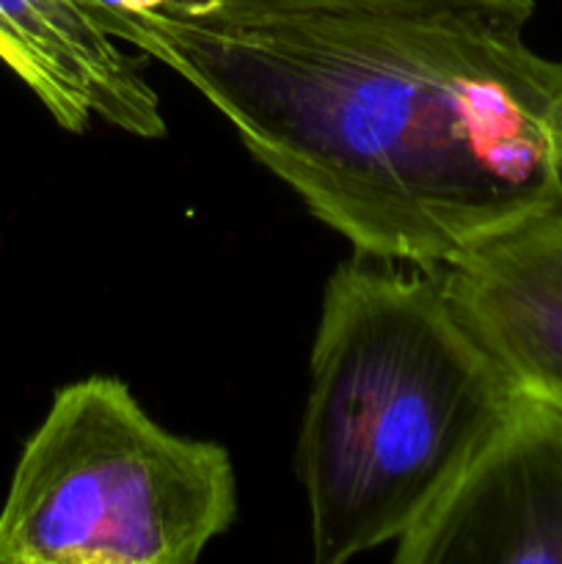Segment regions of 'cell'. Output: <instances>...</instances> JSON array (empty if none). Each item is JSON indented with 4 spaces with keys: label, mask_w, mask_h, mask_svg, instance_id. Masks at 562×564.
<instances>
[{
    "label": "cell",
    "mask_w": 562,
    "mask_h": 564,
    "mask_svg": "<svg viewBox=\"0 0 562 564\" xmlns=\"http://www.w3.org/2000/svg\"><path fill=\"white\" fill-rule=\"evenodd\" d=\"M538 0H174L160 14L196 20H262V17L331 14V11H402V9H490L532 20Z\"/></svg>",
    "instance_id": "obj_7"
},
{
    "label": "cell",
    "mask_w": 562,
    "mask_h": 564,
    "mask_svg": "<svg viewBox=\"0 0 562 564\" xmlns=\"http://www.w3.org/2000/svg\"><path fill=\"white\" fill-rule=\"evenodd\" d=\"M0 61L66 132L94 121L141 141L165 138L160 94L97 0H0Z\"/></svg>",
    "instance_id": "obj_5"
},
{
    "label": "cell",
    "mask_w": 562,
    "mask_h": 564,
    "mask_svg": "<svg viewBox=\"0 0 562 564\" xmlns=\"http://www.w3.org/2000/svg\"><path fill=\"white\" fill-rule=\"evenodd\" d=\"M218 441L154 422L130 386H61L0 507V564H191L237 521Z\"/></svg>",
    "instance_id": "obj_3"
},
{
    "label": "cell",
    "mask_w": 562,
    "mask_h": 564,
    "mask_svg": "<svg viewBox=\"0 0 562 564\" xmlns=\"http://www.w3.org/2000/svg\"><path fill=\"white\" fill-rule=\"evenodd\" d=\"M105 25L196 88L353 253L444 270L562 198V61L490 9Z\"/></svg>",
    "instance_id": "obj_1"
},
{
    "label": "cell",
    "mask_w": 562,
    "mask_h": 564,
    "mask_svg": "<svg viewBox=\"0 0 562 564\" xmlns=\"http://www.w3.org/2000/svg\"><path fill=\"white\" fill-rule=\"evenodd\" d=\"M521 397L439 270L342 262L320 303L295 452L312 560L400 543Z\"/></svg>",
    "instance_id": "obj_2"
},
{
    "label": "cell",
    "mask_w": 562,
    "mask_h": 564,
    "mask_svg": "<svg viewBox=\"0 0 562 564\" xmlns=\"http://www.w3.org/2000/svg\"><path fill=\"white\" fill-rule=\"evenodd\" d=\"M397 564H562V416L521 397L433 510L397 543Z\"/></svg>",
    "instance_id": "obj_4"
},
{
    "label": "cell",
    "mask_w": 562,
    "mask_h": 564,
    "mask_svg": "<svg viewBox=\"0 0 562 564\" xmlns=\"http://www.w3.org/2000/svg\"><path fill=\"white\" fill-rule=\"evenodd\" d=\"M439 273L518 391L562 416V198Z\"/></svg>",
    "instance_id": "obj_6"
},
{
    "label": "cell",
    "mask_w": 562,
    "mask_h": 564,
    "mask_svg": "<svg viewBox=\"0 0 562 564\" xmlns=\"http://www.w3.org/2000/svg\"><path fill=\"white\" fill-rule=\"evenodd\" d=\"M554 121H556V138H560V149H562V80H560V91H556Z\"/></svg>",
    "instance_id": "obj_8"
}]
</instances>
